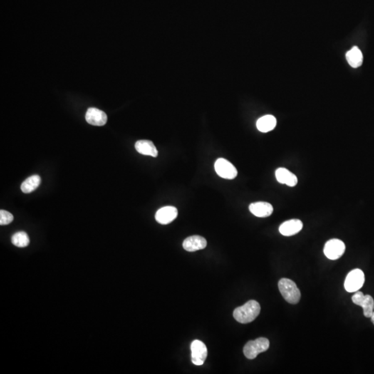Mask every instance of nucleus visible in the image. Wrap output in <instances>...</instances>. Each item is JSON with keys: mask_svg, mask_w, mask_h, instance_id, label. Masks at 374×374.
I'll list each match as a JSON object with an SVG mask.
<instances>
[{"mask_svg": "<svg viewBox=\"0 0 374 374\" xmlns=\"http://www.w3.org/2000/svg\"><path fill=\"white\" fill-rule=\"evenodd\" d=\"M260 312L261 306L259 303L255 300H250L242 306L236 308L233 315L238 323L248 324L254 321L259 316Z\"/></svg>", "mask_w": 374, "mask_h": 374, "instance_id": "1", "label": "nucleus"}, {"mask_svg": "<svg viewBox=\"0 0 374 374\" xmlns=\"http://www.w3.org/2000/svg\"><path fill=\"white\" fill-rule=\"evenodd\" d=\"M280 293L285 300L291 304H297L301 299V293L296 283L291 279L283 278L278 283Z\"/></svg>", "mask_w": 374, "mask_h": 374, "instance_id": "2", "label": "nucleus"}, {"mask_svg": "<svg viewBox=\"0 0 374 374\" xmlns=\"http://www.w3.org/2000/svg\"><path fill=\"white\" fill-rule=\"evenodd\" d=\"M269 347L270 342L268 339L259 338L248 342L243 348V353L246 358L249 360H253L256 358L259 353L266 351Z\"/></svg>", "mask_w": 374, "mask_h": 374, "instance_id": "3", "label": "nucleus"}, {"mask_svg": "<svg viewBox=\"0 0 374 374\" xmlns=\"http://www.w3.org/2000/svg\"><path fill=\"white\" fill-rule=\"evenodd\" d=\"M365 280V274L361 270H353L347 274L345 279V290L349 293L358 291L363 286Z\"/></svg>", "mask_w": 374, "mask_h": 374, "instance_id": "4", "label": "nucleus"}, {"mask_svg": "<svg viewBox=\"0 0 374 374\" xmlns=\"http://www.w3.org/2000/svg\"><path fill=\"white\" fill-rule=\"evenodd\" d=\"M345 243L341 240L337 239L329 240L327 241L324 248V253L325 256L330 260L340 259L345 253Z\"/></svg>", "mask_w": 374, "mask_h": 374, "instance_id": "5", "label": "nucleus"}, {"mask_svg": "<svg viewBox=\"0 0 374 374\" xmlns=\"http://www.w3.org/2000/svg\"><path fill=\"white\" fill-rule=\"evenodd\" d=\"M216 174L224 179H233L238 175L237 169L231 162L224 158H219L214 165Z\"/></svg>", "mask_w": 374, "mask_h": 374, "instance_id": "6", "label": "nucleus"}, {"mask_svg": "<svg viewBox=\"0 0 374 374\" xmlns=\"http://www.w3.org/2000/svg\"><path fill=\"white\" fill-rule=\"evenodd\" d=\"M352 301L363 308V313L366 318H371L374 312V300L371 295H365L358 292L352 297Z\"/></svg>", "mask_w": 374, "mask_h": 374, "instance_id": "7", "label": "nucleus"}, {"mask_svg": "<svg viewBox=\"0 0 374 374\" xmlns=\"http://www.w3.org/2000/svg\"><path fill=\"white\" fill-rule=\"evenodd\" d=\"M191 360L197 366L204 364L207 357V349L206 345L199 340H194L191 345Z\"/></svg>", "mask_w": 374, "mask_h": 374, "instance_id": "8", "label": "nucleus"}, {"mask_svg": "<svg viewBox=\"0 0 374 374\" xmlns=\"http://www.w3.org/2000/svg\"><path fill=\"white\" fill-rule=\"evenodd\" d=\"M177 209L172 206H167L159 209L155 214V219L157 223L162 224H168L173 222L177 218Z\"/></svg>", "mask_w": 374, "mask_h": 374, "instance_id": "9", "label": "nucleus"}, {"mask_svg": "<svg viewBox=\"0 0 374 374\" xmlns=\"http://www.w3.org/2000/svg\"><path fill=\"white\" fill-rule=\"evenodd\" d=\"M85 120L88 124L96 126H102L107 123L108 117L105 112L95 108H89L85 115Z\"/></svg>", "mask_w": 374, "mask_h": 374, "instance_id": "10", "label": "nucleus"}, {"mask_svg": "<svg viewBox=\"0 0 374 374\" xmlns=\"http://www.w3.org/2000/svg\"><path fill=\"white\" fill-rule=\"evenodd\" d=\"M302 228L303 223L300 220L292 219L282 223L279 230L283 236H291L298 234Z\"/></svg>", "mask_w": 374, "mask_h": 374, "instance_id": "11", "label": "nucleus"}, {"mask_svg": "<svg viewBox=\"0 0 374 374\" xmlns=\"http://www.w3.org/2000/svg\"><path fill=\"white\" fill-rule=\"evenodd\" d=\"M249 209L253 215L259 218L268 217L271 216L273 212V205L266 202L251 203Z\"/></svg>", "mask_w": 374, "mask_h": 374, "instance_id": "12", "label": "nucleus"}, {"mask_svg": "<svg viewBox=\"0 0 374 374\" xmlns=\"http://www.w3.org/2000/svg\"><path fill=\"white\" fill-rule=\"evenodd\" d=\"M207 242L204 238L199 236H192L184 240L183 248L186 251H196L204 249L207 247Z\"/></svg>", "mask_w": 374, "mask_h": 374, "instance_id": "13", "label": "nucleus"}, {"mask_svg": "<svg viewBox=\"0 0 374 374\" xmlns=\"http://www.w3.org/2000/svg\"><path fill=\"white\" fill-rule=\"evenodd\" d=\"M275 175L279 183L286 184L291 187H295L298 184L297 176L285 168H279L275 172Z\"/></svg>", "mask_w": 374, "mask_h": 374, "instance_id": "14", "label": "nucleus"}, {"mask_svg": "<svg viewBox=\"0 0 374 374\" xmlns=\"http://www.w3.org/2000/svg\"><path fill=\"white\" fill-rule=\"evenodd\" d=\"M136 150L144 155H150L156 157L158 155V151L151 141L140 140L135 143Z\"/></svg>", "mask_w": 374, "mask_h": 374, "instance_id": "15", "label": "nucleus"}, {"mask_svg": "<svg viewBox=\"0 0 374 374\" xmlns=\"http://www.w3.org/2000/svg\"><path fill=\"white\" fill-rule=\"evenodd\" d=\"M276 120L274 116L268 115L263 116L258 120L256 127L261 132H268L276 127Z\"/></svg>", "mask_w": 374, "mask_h": 374, "instance_id": "16", "label": "nucleus"}, {"mask_svg": "<svg viewBox=\"0 0 374 374\" xmlns=\"http://www.w3.org/2000/svg\"><path fill=\"white\" fill-rule=\"evenodd\" d=\"M346 58L347 62L353 68H358L361 66L363 62L362 51L357 47H353L350 51L347 52Z\"/></svg>", "mask_w": 374, "mask_h": 374, "instance_id": "17", "label": "nucleus"}, {"mask_svg": "<svg viewBox=\"0 0 374 374\" xmlns=\"http://www.w3.org/2000/svg\"><path fill=\"white\" fill-rule=\"evenodd\" d=\"M41 183V178L39 175H34L25 179L21 185V190L25 194H30L36 190Z\"/></svg>", "mask_w": 374, "mask_h": 374, "instance_id": "18", "label": "nucleus"}, {"mask_svg": "<svg viewBox=\"0 0 374 374\" xmlns=\"http://www.w3.org/2000/svg\"><path fill=\"white\" fill-rule=\"evenodd\" d=\"M11 241L15 246L18 248H25L30 243L29 237L25 231H18L13 234Z\"/></svg>", "mask_w": 374, "mask_h": 374, "instance_id": "19", "label": "nucleus"}, {"mask_svg": "<svg viewBox=\"0 0 374 374\" xmlns=\"http://www.w3.org/2000/svg\"><path fill=\"white\" fill-rule=\"evenodd\" d=\"M13 219H14L13 216L8 211L2 210V209L0 211V224L1 225H6V224H10L13 221Z\"/></svg>", "mask_w": 374, "mask_h": 374, "instance_id": "20", "label": "nucleus"}, {"mask_svg": "<svg viewBox=\"0 0 374 374\" xmlns=\"http://www.w3.org/2000/svg\"><path fill=\"white\" fill-rule=\"evenodd\" d=\"M371 319H372V323H373L374 324V311L373 312V313H372V317H371Z\"/></svg>", "mask_w": 374, "mask_h": 374, "instance_id": "21", "label": "nucleus"}]
</instances>
